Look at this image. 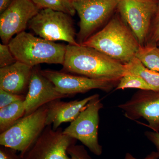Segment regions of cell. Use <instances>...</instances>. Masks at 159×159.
I'll list each match as a JSON object with an SVG mask.
<instances>
[{
    "label": "cell",
    "instance_id": "obj_8",
    "mask_svg": "<svg viewBox=\"0 0 159 159\" xmlns=\"http://www.w3.org/2000/svg\"><path fill=\"white\" fill-rule=\"evenodd\" d=\"M159 0H119L117 10L140 46L145 44Z\"/></svg>",
    "mask_w": 159,
    "mask_h": 159
},
{
    "label": "cell",
    "instance_id": "obj_15",
    "mask_svg": "<svg viewBox=\"0 0 159 159\" xmlns=\"http://www.w3.org/2000/svg\"><path fill=\"white\" fill-rule=\"evenodd\" d=\"M95 95L81 100L64 102L57 99L48 103L46 125L48 126L52 124L53 129L56 130L63 122H72L78 116Z\"/></svg>",
    "mask_w": 159,
    "mask_h": 159
},
{
    "label": "cell",
    "instance_id": "obj_2",
    "mask_svg": "<svg viewBox=\"0 0 159 159\" xmlns=\"http://www.w3.org/2000/svg\"><path fill=\"white\" fill-rule=\"evenodd\" d=\"M93 48L113 59L126 64L136 57L140 45L120 15L81 44Z\"/></svg>",
    "mask_w": 159,
    "mask_h": 159
},
{
    "label": "cell",
    "instance_id": "obj_4",
    "mask_svg": "<svg viewBox=\"0 0 159 159\" xmlns=\"http://www.w3.org/2000/svg\"><path fill=\"white\" fill-rule=\"evenodd\" d=\"M47 104L24 116L11 128L0 134V145L22 155L31 148L46 128Z\"/></svg>",
    "mask_w": 159,
    "mask_h": 159
},
{
    "label": "cell",
    "instance_id": "obj_16",
    "mask_svg": "<svg viewBox=\"0 0 159 159\" xmlns=\"http://www.w3.org/2000/svg\"><path fill=\"white\" fill-rule=\"evenodd\" d=\"M24 101L14 102L0 108V134L11 128L25 116V107Z\"/></svg>",
    "mask_w": 159,
    "mask_h": 159
},
{
    "label": "cell",
    "instance_id": "obj_29",
    "mask_svg": "<svg viewBox=\"0 0 159 159\" xmlns=\"http://www.w3.org/2000/svg\"><path fill=\"white\" fill-rule=\"evenodd\" d=\"M157 45L159 47V41L157 43Z\"/></svg>",
    "mask_w": 159,
    "mask_h": 159
},
{
    "label": "cell",
    "instance_id": "obj_18",
    "mask_svg": "<svg viewBox=\"0 0 159 159\" xmlns=\"http://www.w3.org/2000/svg\"><path fill=\"white\" fill-rule=\"evenodd\" d=\"M136 57L146 67L159 72V47L140 46Z\"/></svg>",
    "mask_w": 159,
    "mask_h": 159
},
{
    "label": "cell",
    "instance_id": "obj_17",
    "mask_svg": "<svg viewBox=\"0 0 159 159\" xmlns=\"http://www.w3.org/2000/svg\"><path fill=\"white\" fill-rule=\"evenodd\" d=\"M125 65L126 74L139 76L150 86L152 91H159V72L146 67L136 57Z\"/></svg>",
    "mask_w": 159,
    "mask_h": 159
},
{
    "label": "cell",
    "instance_id": "obj_10",
    "mask_svg": "<svg viewBox=\"0 0 159 159\" xmlns=\"http://www.w3.org/2000/svg\"><path fill=\"white\" fill-rule=\"evenodd\" d=\"M41 72L54 84L57 91L70 97L96 89L108 93L119 82L93 79L52 70H41Z\"/></svg>",
    "mask_w": 159,
    "mask_h": 159
},
{
    "label": "cell",
    "instance_id": "obj_22",
    "mask_svg": "<svg viewBox=\"0 0 159 159\" xmlns=\"http://www.w3.org/2000/svg\"><path fill=\"white\" fill-rule=\"evenodd\" d=\"M17 61L8 44H0V68L11 65Z\"/></svg>",
    "mask_w": 159,
    "mask_h": 159
},
{
    "label": "cell",
    "instance_id": "obj_12",
    "mask_svg": "<svg viewBox=\"0 0 159 159\" xmlns=\"http://www.w3.org/2000/svg\"><path fill=\"white\" fill-rule=\"evenodd\" d=\"M118 107L128 119L143 118L148 122L147 127L159 132V91L140 90Z\"/></svg>",
    "mask_w": 159,
    "mask_h": 159
},
{
    "label": "cell",
    "instance_id": "obj_21",
    "mask_svg": "<svg viewBox=\"0 0 159 159\" xmlns=\"http://www.w3.org/2000/svg\"><path fill=\"white\" fill-rule=\"evenodd\" d=\"M159 41V0L145 45L156 46Z\"/></svg>",
    "mask_w": 159,
    "mask_h": 159
},
{
    "label": "cell",
    "instance_id": "obj_1",
    "mask_svg": "<svg viewBox=\"0 0 159 159\" xmlns=\"http://www.w3.org/2000/svg\"><path fill=\"white\" fill-rule=\"evenodd\" d=\"M65 71L80 76L119 82L126 74L125 64L83 45L66 46Z\"/></svg>",
    "mask_w": 159,
    "mask_h": 159
},
{
    "label": "cell",
    "instance_id": "obj_19",
    "mask_svg": "<svg viewBox=\"0 0 159 159\" xmlns=\"http://www.w3.org/2000/svg\"><path fill=\"white\" fill-rule=\"evenodd\" d=\"M41 9H51L62 11L71 16L74 15L76 11L74 9L72 0H31Z\"/></svg>",
    "mask_w": 159,
    "mask_h": 159
},
{
    "label": "cell",
    "instance_id": "obj_23",
    "mask_svg": "<svg viewBox=\"0 0 159 159\" xmlns=\"http://www.w3.org/2000/svg\"><path fill=\"white\" fill-rule=\"evenodd\" d=\"M25 95H18L0 89V108L18 101H24Z\"/></svg>",
    "mask_w": 159,
    "mask_h": 159
},
{
    "label": "cell",
    "instance_id": "obj_24",
    "mask_svg": "<svg viewBox=\"0 0 159 159\" xmlns=\"http://www.w3.org/2000/svg\"><path fill=\"white\" fill-rule=\"evenodd\" d=\"M67 153L71 159H92L83 145L73 144L69 147Z\"/></svg>",
    "mask_w": 159,
    "mask_h": 159
},
{
    "label": "cell",
    "instance_id": "obj_3",
    "mask_svg": "<svg viewBox=\"0 0 159 159\" xmlns=\"http://www.w3.org/2000/svg\"><path fill=\"white\" fill-rule=\"evenodd\" d=\"M18 61L34 67L40 64H63L66 46L37 37L24 31L8 43Z\"/></svg>",
    "mask_w": 159,
    "mask_h": 159
},
{
    "label": "cell",
    "instance_id": "obj_11",
    "mask_svg": "<svg viewBox=\"0 0 159 159\" xmlns=\"http://www.w3.org/2000/svg\"><path fill=\"white\" fill-rule=\"evenodd\" d=\"M41 9L31 0H13L0 16V37L8 44L15 34L25 31L29 21Z\"/></svg>",
    "mask_w": 159,
    "mask_h": 159
},
{
    "label": "cell",
    "instance_id": "obj_5",
    "mask_svg": "<svg viewBox=\"0 0 159 159\" xmlns=\"http://www.w3.org/2000/svg\"><path fill=\"white\" fill-rule=\"evenodd\" d=\"M119 0H72L79 16L77 43L81 44L104 25L117 9Z\"/></svg>",
    "mask_w": 159,
    "mask_h": 159
},
{
    "label": "cell",
    "instance_id": "obj_26",
    "mask_svg": "<svg viewBox=\"0 0 159 159\" xmlns=\"http://www.w3.org/2000/svg\"><path fill=\"white\" fill-rule=\"evenodd\" d=\"M145 135L148 140L156 147L157 150L159 152V132L146 131Z\"/></svg>",
    "mask_w": 159,
    "mask_h": 159
},
{
    "label": "cell",
    "instance_id": "obj_20",
    "mask_svg": "<svg viewBox=\"0 0 159 159\" xmlns=\"http://www.w3.org/2000/svg\"><path fill=\"white\" fill-rule=\"evenodd\" d=\"M139 89L141 90H152L145 80L141 77L134 74H126L119 80L116 89Z\"/></svg>",
    "mask_w": 159,
    "mask_h": 159
},
{
    "label": "cell",
    "instance_id": "obj_9",
    "mask_svg": "<svg viewBox=\"0 0 159 159\" xmlns=\"http://www.w3.org/2000/svg\"><path fill=\"white\" fill-rule=\"evenodd\" d=\"M76 139L63 133L62 129L54 130L48 125L34 144L22 155V159H71L67 153Z\"/></svg>",
    "mask_w": 159,
    "mask_h": 159
},
{
    "label": "cell",
    "instance_id": "obj_14",
    "mask_svg": "<svg viewBox=\"0 0 159 159\" xmlns=\"http://www.w3.org/2000/svg\"><path fill=\"white\" fill-rule=\"evenodd\" d=\"M33 67L19 61L0 68V89L18 95H27Z\"/></svg>",
    "mask_w": 159,
    "mask_h": 159
},
{
    "label": "cell",
    "instance_id": "obj_27",
    "mask_svg": "<svg viewBox=\"0 0 159 159\" xmlns=\"http://www.w3.org/2000/svg\"><path fill=\"white\" fill-rule=\"evenodd\" d=\"M159 159V152H152L150 154L148 155L145 158L142 159ZM124 159H140L136 158L134 157L130 153H127L125 154Z\"/></svg>",
    "mask_w": 159,
    "mask_h": 159
},
{
    "label": "cell",
    "instance_id": "obj_13",
    "mask_svg": "<svg viewBox=\"0 0 159 159\" xmlns=\"http://www.w3.org/2000/svg\"><path fill=\"white\" fill-rule=\"evenodd\" d=\"M59 93L53 83L42 74L37 66L33 67L29 89L24 101L25 116L32 113L43 106L54 100L70 97Z\"/></svg>",
    "mask_w": 159,
    "mask_h": 159
},
{
    "label": "cell",
    "instance_id": "obj_6",
    "mask_svg": "<svg viewBox=\"0 0 159 159\" xmlns=\"http://www.w3.org/2000/svg\"><path fill=\"white\" fill-rule=\"evenodd\" d=\"M103 106L99 95L96 94L78 116L63 130L64 134L79 140L97 156L101 155L102 152V146L98 140V128L99 112Z\"/></svg>",
    "mask_w": 159,
    "mask_h": 159
},
{
    "label": "cell",
    "instance_id": "obj_28",
    "mask_svg": "<svg viewBox=\"0 0 159 159\" xmlns=\"http://www.w3.org/2000/svg\"><path fill=\"white\" fill-rule=\"evenodd\" d=\"M13 0H0V13H2L10 6Z\"/></svg>",
    "mask_w": 159,
    "mask_h": 159
},
{
    "label": "cell",
    "instance_id": "obj_25",
    "mask_svg": "<svg viewBox=\"0 0 159 159\" xmlns=\"http://www.w3.org/2000/svg\"><path fill=\"white\" fill-rule=\"evenodd\" d=\"M0 159H22L20 155L17 153V151L12 148L1 145Z\"/></svg>",
    "mask_w": 159,
    "mask_h": 159
},
{
    "label": "cell",
    "instance_id": "obj_7",
    "mask_svg": "<svg viewBox=\"0 0 159 159\" xmlns=\"http://www.w3.org/2000/svg\"><path fill=\"white\" fill-rule=\"evenodd\" d=\"M71 16L62 11L41 9L29 21L28 27L44 39L53 42L63 41L78 45L80 44L75 39L76 33Z\"/></svg>",
    "mask_w": 159,
    "mask_h": 159
}]
</instances>
